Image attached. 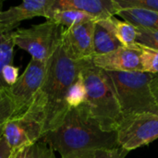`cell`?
<instances>
[{
    "label": "cell",
    "instance_id": "6da1fadb",
    "mask_svg": "<svg viewBox=\"0 0 158 158\" xmlns=\"http://www.w3.org/2000/svg\"><path fill=\"white\" fill-rule=\"evenodd\" d=\"M81 69V61L72 60L60 43L47 61L46 73L41 88L22 114L40 124L44 135L58 127L64 119L69 109L66 103L67 94L79 77Z\"/></svg>",
    "mask_w": 158,
    "mask_h": 158
},
{
    "label": "cell",
    "instance_id": "7a4b0ae2",
    "mask_svg": "<svg viewBox=\"0 0 158 158\" xmlns=\"http://www.w3.org/2000/svg\"><path fill=\"white\" fill-rule=\"evenodd\" d=\"M41 141L61 157L84 149H116L117 132L105 131L85 104L69 108L58 127L45 133Z\"/></svg>",
    "mask_w": 158,
    "mask_h": 158
},
{
    "label": "cell",
    "instance_id": "3957f363",
    "mask_svg": "<svg viewBox=\"0 0 158 158\" xmlns=\"http://www.w3.org/2000/svg\"><path fill=\"white\" fill-rule=\"evenodd\" d=\"M81 75L86 88L85 105L106 131H116L123 115L113 81L107 71L94 66L92 58L81 60Z\"/></svg>",
    "mask_w": 158,
    "mask_h": 158
},
{
    "label": "cell",
    "instance_id": "277c9868",
    "mask_svg": "<svg viewBox=\"0 0 158 158\" xmlns=\"http://www.w3.org/2000/svg\"><path fill=\"white\" fill-rule=\"evenodd\" d=\"M123 116L151 113L158 115V106L151 89L153 74L143 71H107Z\"/></svg>",
    "mask_w": 158,
    "mask_h": 158
},
{
    "label": "cell",
    "instance_id": "5b68a950",
    "mask_svg": "<svg viewBox=\"0 0 158 158\" xmlns=\"http://www.w3.org/2000/svg\"><path fill=\"white\" fill-rule=\"evenodd\" d=\"M63 27L46 20L29 28L13 31L15 45L28 52L32 59L47 62L61 43Z\"/></svg>",
    "mask_w": 158,
    "mask_h": 158
},
{
    "label": "cell",
    "instance_id": "8992f818",
    "mask_svg": "<svg viewBox=\"0 0 158 158\" xmlns=\"http://www.w3.org/2000/svg\"><path fill=\"white\" fill-rule=\"evenodd\" d=\"M119 147L131 152L158 139V115L141 113L123 116L117 130Z\"/></svg>",
    "mask_w": 158,
    "mask_h": 158
},
{
    "label": "cell",
    "instance_id": "52a82bcc",
    "mask_svg": "<svg viewBox=\"0 0 158 158\" xmlns=\"http://www.w3.org/2000/svg\"><path fill=\"white\" fill-rule=\"evenodd\" d=\"M46 69L47 62L31 58L16 83L8 88V95L15 107V117L22 115L30 106L44 82Z\"/></svg>",
    "mask_w": 158,
    "mask_h": 158
},
{
    "label": "cell",
    "instance_id": "ba28073f",
    "mask_svg": "<svg viewBox=\"0 0 158 158\" xmlns=\"http://www.w3.org/2000/svg\"><path fill=\"white\" fill-rule=\"evenodd\" d=\"M95 21L63 29L61 45L72 60L81 61L94 56V31Z\"/></svg>",
    "mask_w": 158,
    "mask_h": 158
},
{
    "label": "cell",
    "instance_id": "9c48e42d",
    "mask_svg": "<svg viewBox=\"0 0 158 158\" xmlns=\"http://www.w3.org/2000/svg\"><path fill=\"white\" fill-rule=\"evenodd\" d=\"M43 136L42 126L23 115L12 118L3 126V138L12 151L31 145L41 141Z\"/></svg>",
    "mask_w": 158,
    "mask_h": 158
},
{
    "label": "cell",
    "instance_id": "30bf717a",
    "mask_svg": "<svg viewBox=\"0 0 158 158\" xmlns=\"http://www.w3.org/2000/svg\"><path fill=\"white\" fill-rule=\"evenodd\" d=\"M52 4L53 0H26L7 10H2L0 11V29L11 32L23 20L35 17H44L47 19Z\"/></svg>",
    "mask_w": 158,
    "mask_h": 158
},
{
    "label": "cell",
    "instance_id": "8fae6325",
    "mask_svg": "<svg viewBox=\"0 0 158 158\" xmlns=\"http://www.w3.org/2000/svg\"><path fill=\"white\" fill-rule=\"evenodd\" d=\"M92 61L106 71H142L141 52L137 44L135 48L121 46L110 53L94 56Z\"/></svg>",
    "mask_w": 158,
    "mask_h": 158
},
{
    "label": "cell",
    "instance_id": "7c38bea8",
    "mask_svg": "<svg viewBox=\"0 0 158 158\" xmlns=\"http://www.w3.org/2000/svg\"><path fill=\"white\" fill-rule=\"evenodd\" d=\"M69 9L85 12L96 19H110L119 12L115 0H53L50 12Z\"/></svg>",
    "mask_w": 158,
    "mask_h": 158
},
{
    "label": "cell",
    "instance_id": "4fadbf2b",
    "mask_svg": "<svg viewBox=\"0 0 158 158\" xmlns=\"http://www.w3.org/2000/svg\"><path fill=\"white\" fill-rule=\"evenodd\" d=\"M121 46V44L116 36L113 17L96 20L94 31V56L110 53Z\"/></svg>",
    "mask_w": 158,
    "mask_h": 158
},
{
    "label": "cell",
    "instance_id": "5bb4252c",
    "mask_svg": "<svg viewBox=\"0 0 158 158\" xmlns=\"http://www.w3.org/2000/svg\"><path fill=\"white\" fill-rule=\"evenodd\" d=\"M118 15L136 28L158 31V12L141 9H123Z\"/></svg>",
    "mask_w": 158,
    "mask_h": 158
},
{
    "label": "cell",
    "instance_id": "9a60e30c",
    "mask_svg": "<svg viewBox=\"0 0 158 158\" xmlns=\"http://www.w3.org/2000/svg\"><path fill=\"white\" fill-rule=\"evenodd\" d=\"M48 21H52L56 23L57 25L63 27L64 29H68L76 25L87 23L94 20H98L94 17L80 11V10H56L51 11L49 14L48 19H46Z\"/></svg>",
    "mask_w": 158,
    "mask_h": 158
},
{
    "label": "cell",
    "instance_id": "2e32d148",
    "mask_svg": "<svg viewBox=\"0 0 158 158\" xmlns=\"http://www.w3.org/2000/svg\"><path fill=\"white\" fill-rule=\"evenodd\" d=\"M15 43L13 31L6 32L0 29V90H8V86L2 79V69L13 63Z\"/></svg>",
    "mask_w": 158,
    "mask_h": 158
},
{
    "label": "cell",
    "instance_id": "e0dca14e",
    "mask_svg": "<svg viewBox=\"0 0 158 158\" xmlns=\"http://www.w3.org/2000/svg\"><path fill=\"white\" fill-rule=\"evenodd\" d=\"M113 22L116 36L121 45L127 48H135L138 28L125 20H119L115 17H113Z\"/></svg>",
    "mask_w": 158,
    "mask_h": 158
},
{
    "label": "cell",
    "instance_id": "ac0fdd59",
    "mask_svg": "<svg viewBox=\"0 0 158 158\" xmlns=\"http://www.w3.org/2000/svg\"><path fill=\"white\" fill-rule=\"evenodd\" d=\"M128 151L121 147L116 149H84L73 152L60 158H125Z\"/></svg>",
    "mask_w": 158,
    "mask_h": 158
},
{
    "label": "cell",
    "instance_id": "d6986e66",
    "mask_svg": "<svg viewBox=\"0 0 158 158\" xmlns=\"http://www.w3.org/2000/svg\"><path fill=\"white\" fill-rule=\"evenodd\" d=\"M86 88L83 81V78L81 75L77 78L75 82L70 86L67 97H66V103L69 106V108H75L82 106L86 102Z\"/></svg>",
    "mask_w": 158,
    "mask_h": 158
},
{
    "label": "cell",
    "instance_id": "ffe728a7",
    "mask_svg": "<svg viewBox=\"0 0 158 158\" xmlns=\"http://www.w3.org/2000/svg\"><path fill=\"white\" fill-rule=\"evenodd\" d=\"M16 151V158H57L55 152L42 141Z\"/></svg>",
    "mask_w": 158,
    "mask_h": 158
},
{
    "label": "cell",
    "instance_id": "44dd1931",
    "mask_svg": "<svg viewBox=\"0 0 158 158\" xmlns=\"http://www.w3.org/2000/svg\"><path fill=\"white\" fill-rule=\"evenodd\" d=\"M141 52V65L142 71L153 74L155 76L158 75V50L151 49L137 44Z\"/></svg>",
    "mask_w": 158,
    "mask_h": 158
},
{
    "label": "cell",
    "instance_id": "7402d4cb",
    "mask_svg": "<svg viewBox=\"0 0 158 158\" xmlns=\"http://www.w3.org/2000/svg\"><path fill=\"white\" fill-rule=\"evenodd\" d=\"M119 11L123 9H141L158 12V0H115Z\"/></svg>",
    "mask_w": 158,
    "mask_h": 158
},
{
    "label": "cell",
    "instance_id": "603a6c76",
    "mask_svg": "<svg viewBox=\"0 0 158 158\" xmlns=\"http://www.w3.org/2000/svg\"><path fill=\"white\" fill-rule=\"evenodd\" d=\"M15 117V107L7 90H0V128Z\"/></svg>",
    "mask_w": 158,
    "mask_h": 158
},
{
    "label": "cell",
    "instance_id": "cb8c5ba5",
    "mask_svg": "<svg viewBox=\"0 0 158 158\" xmlns=\"http://www.w3.org/2000/svg\"><path fill=\"white\" fill-rule=\"evenodd\" d=\"M136 44L158 50V31L138 28Z\"/></svg>",
    "mask_w": 158,
    "mask_h": 158
},
{
    "label": "cell",
    "instance_id": "d4e9b609",
    "mask_svg": "<svg viewBox=\"0 0 158 158\" xmlns=\"http://www.w3.org/2000/svg\"><path fill=\"white\" fill-rule=\"evenodd\" d=\"M19 78V69L18 67L13 66V64L6 66L2 69V79L8 87L14 85Z\"/></svg>",
    "mask_w": 158,
    "mask_h": 158
},
{
    "label": "cell",
    "instance_id": "484cf974",
    "mask_svg": "<svg viewBox=\"0 0 158 158\" xmlns=\"http://www.w3.org/2000/svg\"><path fill=\"white\" fill-rule=\"evenodd\" d=\"M14 151L9 147L3 136L0 139V158H10Z\"/></svg>",
    "mask_w": 158,
    "mask_h": 158
},
{
    "label": "cell",
    "instance_id": "4316f807",
    "mask_svg": "<svg viewBox=\"0 0 158 158\" xmlns=\"http://www.w3.org/2000/svg\"><path fill=\"white\" fill-rule=\"evenodd\" d=\"M151 89H152V92L154 94V96H155V99L158 106V75L157 76L154 75L152 81H151Z\"/></svg>",
    "mask_w": 158,
    "mask_h": 158
},
{
    "label": "cell",
    "instance_id": "83f0119b",
    "mask_svg": "<svg viewBox=\"0 0 158 158\" xmlns=\"http://www.w3.org/2000/svg\"><path fill=\"white\" fill-rule=\"evenodd\" d=\"M17 156V151H14L13 152V154H12V156H11V157L10 158H16Z\"/></svg>",
    "mask_w": 158,
    "mask_h": 158
},
{
    "label": "cell",
    "instance_id": "f1b7e54d",
    "mask_svg": "<svg viewBox=\"0 0 158 158\" xmlns=\"http://www.w3.org/2000/svg\"><path fill=\"white\" fill-rule=\"evenodd\" d=\"M2 136H3V127L0 128V139H1Z\"/></svg>",
    "mask_w": 158,
    "mask_h": 158
},
{
    "label": "cell",
    "instance_id": "f546056e",
    "mask_svg": "<svg viewBox=\"0 0 158 158\" xmlns=\"http://www.w3.org/2000/svg\"><path fill=\"white\" fill-rule=\"evenodd\" d=\"M2 6H3V1L0 0V11H2Z\"/></svg>",
    "mask_w": 158,
    "mask_h": 158
}]
</instances>
